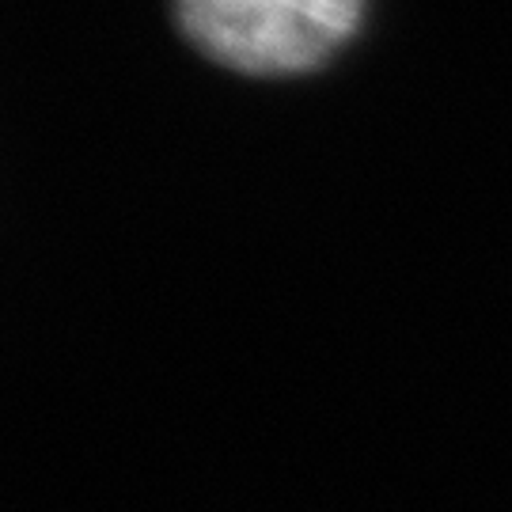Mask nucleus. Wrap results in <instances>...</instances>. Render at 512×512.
<instances>
[{
  "mask_svg": "<svg viewBox=\"0 0 512 512\" xmlns=\"http://www.w3.org/2000/svg\"><path fill=\"white\" fill-rule=\"evenodd\" d=\"M365 0H175L183 35L224 69L293 76L346 42Z\"/></svg>",
  "mask_w": 512,
  "mask_h": 512,
  "instance_id": "1",
  "label": "nucleus"
}]
</instances>
